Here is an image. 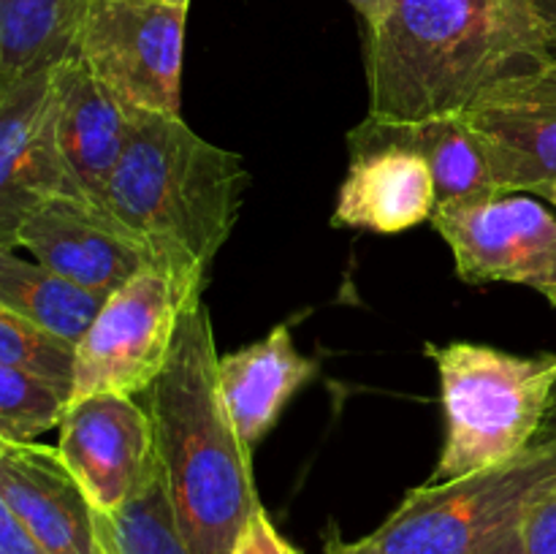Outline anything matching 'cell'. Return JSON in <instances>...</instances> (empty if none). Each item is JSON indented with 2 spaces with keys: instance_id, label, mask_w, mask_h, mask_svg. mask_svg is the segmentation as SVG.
Segmentation results:
<instances>
[{
  "instance_id": "6da1fadb",
  "label": "cell",
  "mask_w": 556,
  "mask_h": 554,
  "mask_svg": "<svg viewBox=\"0 0 556 554\" xmlns=\"http://www.w3.org/2000/svg\"><path fill=\"white\" fill-rule=\"evenodd\" d=\"M552 60L527 0H389L383 20L367 27V117L462 114L500 81Z\"/></svg>"
},
{
  "instance_id": "7a4b0ae2",
  "label": "cell",
  "mask_w": 556,
  "mask_h": 554,
  "mask_svg": "<svg viewBox=\"0 0 556 554\" xmlns=\"http://www.w3.org/2000/svg\"><path fill=\"white\" fill-rule=\"evenodd\" d=\"M204 299L185 313L161 378L144 391L168 498L193 554H231L261 505L253 451L237 432L217 378Z\"/></svg>"
},
{
  "instance_id": "3957f363",
  "label": "cell",
  "mask_w": 556,
  "mask_h": 554,
  "mask_svg": "<svg viewBox=\"0 0 556 554\" xmlns=\"http://www.w3.org/2000/svg\"><path fill=\"white\" fill-rule=\"evenodd\" d=\"M128 117L106 206L152 259L206 277L239 221L250 182L244 158L206 141L179 114L128 109Z\"/></svg>"
},
{
  "instance_id": "277c9868",
  "label": "cell",
  "mask_w": 556,
  "mask_h": 554,
  "mask_svg": "<svg viewBox=\"0 0 556 554\" xmlns=\"http://www.w3.org/2000/svg\"><path fill=\"white\" fill-rule=\"evenodd\" d=\"M443 391L445 443L429 481L505 465L535 445L556 380V356H516L492 345H427Z\"/></svg>"
},
{
  "instance_id": "5b68a950",
  "label": "cell",
  "mask_w": 556,
  "mask_h": 554,
  "mask_svg": "<svg viewBox=\"0 0 556 554\" xmlns=\"http://www.w3.org/2000/svg\"><path fill=\"white\" fill-rule=\"evenodd\" d=\"M556 483V443H535L505 465L424 483L362 538L375 554H478L525 521Z\"/></svg>"
},
{
  "instance_id": "8992f818",
  "label": "cell",
  "mask_w": 556,
  "mask_h": 554,
  "mask_svg": "<svg viewBox=\"0 0 556 554\" xmlns=\"http://www.w3.org/2000/svg\"><path fill=\"white\" fill-rule=\"evenodd\" d=\"M204 282L195 272L152 259L117 288L79 342L74 400L144 394L166 369L185 313L204 297Z\"/></svg>"
},
{
  "instance_id": "52a82bcc",
  "label": "cell",
  "mask_w": 556,
  "mask_h": 554,
  "mask_svg": "<svg viewBox=\"0 0 556 554\" xmlns=\"http://www.w3.org/2000/svg\"><path fill=\"white\" fill-rule=\"evenodd\" d=\"M188 9L182 0H90L79 58L128 109L179 114Z\"/></svg>"
},
{
  "instance_id": "ba28073f",
  "label": "cell",
  "mask_w": 556,
  "mask_h": 554,
  "mask_svg": "<svg viewBox=\"0 0 556 554\" xmlns=\"http://www.w3.org/2000/svg\"><path fill=\"white\" fill-rule=\"evenodd\" d=\"M432 223L465 282H516L556 297V217L538 201L494 196L434 212Z\"/></svg>"
},
{
  "instance_id": "9c48e42d",
  "label": "cell",
  "mask_w": 556,
  "mask_h": 554,
  "mask_svg": "<svg viewBox=\"0 0 556 554\" xmlns=\"http://www.w3.org/2000/svg\"><path fill=\"white\" fill-rule=\"evenodd\" d=\"M54 71L0 92V253H14L22 221L43 201L85 196L60 147Z\"/></svg>"
},
{
  "instance_id": "30bf717a",
  "label": "cell",
  "mask_w": 556,
  "mask_h": 554,
  "mask_svg": "<svg viewBox=\"0 0 556 554\" xmlns=\"http://www.w3.org/2000/svg\"><path fill=\"white\" fill-rule=\"evenodd\" d=\"M500 196L556 188V60L500 81L465 112Z\"/></svg>"
},
{
  "instance_id": "8fae6325",
  "label": "cell",
  "mask_w": 556,
  "mask_h": 554,
  "mask_svg": "<svg viewBox=\"0 0 556 554\" xmlns=\"http://www.w3.org/2000/svg\"><path fill=\"white\" fill-rule=\"evenodd\" d=\"M16 248L101 297H112L152 261L139 234L85 196H54L36 206L16 231Z\"/></svg>"
},
{
  "instance_id": "7c38bea8",
  "label": "cell",
  "mask_w": 556,
  "mask_h": 554,
  "mask_svg": "<svg viewBox=\"0 0 556 554\" xmlns=\"http://www.w3.org/2000/svg\"><path fill=\"white\" fill-rule=\"evenodd\" d=\"M58 429L60 456L101 514L117 511L155 459L150 413L128 394L74 400Z\"/></svg>"
},
{
  "instance_id": "4fadbf2b",
  "label": "cell",
  "mask_w": 556,
  "mask_h": 554,
  "mask_svg": "<svg viewBox=\"0 0 556 554\" xmlns=\"http://www.w3.org/2000/svg\"><path fill=\"white\" fill-rule=\"evenodd\" d=\"M0 505L52 554H106L101 511L58 449L0 440Z\"/></svg>"
},
{
  "instance_id": "5bb4252c",
  "label": "cell",
  "mask_w": 556,
  "mask_h": 554,
  "mask_svg": "<svg viewBox=\"0 0 556 554\" xmlns=\"http://www.w3.org/2000/svg\"><path fill=\"white\" fill-rule=\"evenodd\" d=\"M60 147L81 193L106 206V188L128 139V106L74 54L54 71Z\"/></svg>"
},
{
  "instance_id": "9a60e30c",
  "label": "cell",
  "mask_w": 556,
  "mask_h": 554,
  "mask_svg": "<svg viewBox=\"0 0 556 554\" xmlns=\"http://www.w3.org/2000/svg\"><path fill=\"white\" fill-rule=\"evenodd\" d=\"M375 147H402L427 161L438 190V212L500 196L481 141L467 125L465 112L418 123L367 117L348 134L351 155Z\"/></svg>"
},
{
  "instance_id": "2e32d148",
  "label": "cell",
  "mask_w": 556,
  "mask_h": 554,
  "mask_svg": "<svg viewBox=\"0 0 556 554\" xmlns=\"http://www.w3.org/2000/svg\"><path fill=\"white\" fill-rule=\"evenodd\" d=\"M438 212V190L421 155L402 147H375L351 155L340 185L334 226L402 234Z\"/></svg>"
},
{
  "instance_id": "e0dca14e",
  "label": "cell",
  "mask_w": 556,
  "mask_h": 554,
  "mask_svg": "<svg viewBox=\"0 0 556 554\" xmlns=\"http://www.w3.org/2000/svg\"><path fill=\"white\" fill-rule=\"evenodd\" d=\"M315 369L318 364L296 351L286 324L275 326L264 340L220 356L217 378L223 400L250 451L275 427L282 407Z\"/></svg>"
},
{
  "instance_id": "ac0fdd59",
  "label": "cell",
  "mask_w": 556,
  "mask_h": 554,
  "mask_svg": "<svg viewBox=\"0 0 556 554\" xmlns=\"http://www.w3.org/2000/svg\"><path fill=\"white\" fill-rule=\"evenodd\" d=\"M90 0H0V92L79 54Z\"/></svg>"
},
{
  "instance_id": "d6986e66",
  "label": "cell",
  "mask_w": 556,
  "mask_h": 554,
  "mask_svg": "<svg viewBox=\"0 0 556 554\" xmlns=\"http://www.w3.org/2000/svg\"><path fill=\"white\" fill-rule=\"evenodd\" d=\"M109 297L90 291L38 261L0 253V310L79 345Z\"/></svg>"
},
{
  "instance_id": "ffe728a7",
  "label": "cell",
  "mask_w": 556,
  "mask_h": 554,
  "mask_svg": "<svg viewBox=\"0 0 556 554\" xmlns=\"http://www.w3.org/2000/svg\"><path fill=\"white\" fill-rule=\"evenodd\" d=\"M106 554H193L182 536L161 462L152 459L136 492L112 514H101Z\"/></svg>"
},
{
  "instance_id": "44dd1931",
  "label": "cell",
  "mask_w": 556,
  "mask_h": 554,
  "mask_svg": "<svg viewBox=\"0 0 556 554\" xmlns=\"http://www.w3.org/2000/svg\"><path fill=\"white\" fill-rule=\"evenodd\" d=\"M68 407V391L0 364V440L33 443V438L60 427Z\"/></svg>"
},
{
  "instance_id": "7402d4cb",
  "label": "cell",
  "mask_w": 556,
  "mask_h": 554,
  "mask_svg": "<svg viewBox=\"0 0 556 554\" xmlns=\"http://www.w3.org/2000/svg\"><path fill=\"white\" fill-rule=\"evenodd\" d=\"M76 358H79V345L9 313V310H0V364L36 375V378L68 391L74 400Z\"/></svg>"
},
{
  "instance_id": "603a6c76",
  "label": "cell",
  "mask_w": 556,
  "mask_h": 554,
  "mask_svg": "<svg viewBox=\"0 0 556 554\" xmlns=\"http://www.w3.org/2000/svg\"><path fill=\"white\" fill-rule=\"evenodd\" d=\"M525 554H556V483L521 521Z\"/></svg>"
},
{
  "instance_id": "cb8c5ba5",
  "label": "cell",
  "mask_w": 556,
  "mask_h": 554,
  "mask_svg": "<svg viewBox=\"0 0 556 554\" xmlns=\"http://www.w3.org/2000/svg\"><path fill=\"white\" fill-rule=\"evenodd\" d=\"M231 554H299L293 549V543L282 536L275 527V521L269 519L264 505L255 508V514L250 516L248 527L239 536L237 546Z\"/></svg>"
},
{
  "instance_id": "d4e9b609",
  "label": "cell",
  "mask_w": 556,
  "mask_h": 554,
  "mask_svg": "<svg viewBox=\"0 0 556 554\" xmlns=\"http://www.w3.org/2000/svg\"><path fill=\"white\" fill-rule=\"evenodd\" d=\"M0 554H52L27 532V527L0 505Z\"/></svg>"
},
{
  "instance_id": "484cf974",
  "label": "cell",
  "mask_w": 556,
  "mask_h": 554,
  "mask_svg": "<svg viewBox=\"0 0 556 554\" xmlns=\"http://www.w3.org/2000/svg\"><path fill=\"white\" fill-rule=\"evenodd\" d=\"M532 5V11L538 14L541 20L543 30H546L548 38V52L556 60V0H527Z\"/></svg>"
},
{
  "instance_id": "4316f807",
  "label": "cell",
  "mask_w": 556,
  "mask_h": 554,
  "mask_svg": "<svg viewBox=\"0 0 556 554\" xmlns=\"http://www.w3.org/2000/svg\"><path fill=\"white\" fill-rule=\"evenodd\" d=\"M478 554H525V536H521V525L514 527V530L503 532L500 538H494V541L486 543Z\"/></svg>"
},
{
  "instance_id": "83f0119b",
  "label": "cell",
  "mask_w": 556,
  "mask_h": 554,
  "mask_svg": "<svg viewBox=\"0 0 556 554\" xmlns=\"http://www.w3.org/2000/svg\"><path fill=\"white\" fill-rule=\"evenodd\" d=\"M351 3L356 5L358 14L364 16L367 27L378 25V22L383 20L386 11H389V0H351Z\"/></svg>"
},
{
  "instance_id": "f1b7e54d",
  "label": "cell",
  "mask_w": 556,
  "mask_h": 554,
  "mask_svg": "<svg viewBox=\"0 0 556 554\" xmlns=\"http://www.w3.org/2000/svg\"><path fill=\"white\" fill-rule=\"evenodd\" d=\"M535 443H556V380L552 389V400H548L546 418H543V427L541 432H538Z\"/></svg>"
},
{
  "instance_id": "f546056e",
  "label": "cell",
  "mask_w": 556,
  "mask_h": 554,
  "mask_svg": "<svg viewBox=\"0 0 556 554\" xmlns=\"http://www.w3.org/2000/svg\"><path fill=\"white\" fill-rule=\"evenodd\" d=\"M331 554H375L364 541L356 543H331Z\"/></svg>"
},
{
  "instance_id": "4dcf8cb0",
  "label": "cell",
  "mask_w": 556,
  "mask_h": 554,
  "mask_svg": "<svg viewBox=\"0 0 556 554\" xmlns=\"http://www.w3.org/2000/svg\"><path fill=\"white\" fill-rule=\"evenodd\" d=\"M548 201H552V204L556 206V188H554V193H552V196H548Z\"/></svg>"
},
{
  "instance_id": "1f68e13d",
  "label": "cell",
  "mask_w": 556,
  "mask_h": 554,
  "mask_svg": "<svg viewBox=\"0 0 556 554\" xmlns=\"http://www.w3.org/2000/svg\"><path fill=\"white\" fill-rule=\"evenodd\" d=\"M552 304H554V307H556V297H554V299H552Z\"/></svg>"
},
{
  "instance_id": "d6a6232c",
  "label": "cell",
  "mask_w": 556,
  "mask_h": 554,
  "mask_svg": "<svg viewBox=\"0 0 556 554\" xmlns=\"http://www.w3.org/2000/svg\"><path fill=\"white\" fill-rule=\"evenodd\" d=\"M182 3H190V0H182Z\"/></svg>"
}]
</instances>
